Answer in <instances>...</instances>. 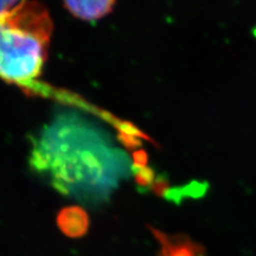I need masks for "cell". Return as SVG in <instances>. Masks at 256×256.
Wrapping results in <instances>:
<instances>
[{"label":"cell","instance_id":"6da1fadb","mask_svg":"<svg viewBox=\"0 0 256 256\" xmlns=\"http://www.w3.org/2000/svg\"><path fill=\"white\" fill-rule=\"evenodd\" d=\"M30 166L62 194L84 201L107 198L132 170L102 130L73 112H61L43 128L32 143Z\"/></svg>","mask_w":256,"mask_h":256},{"label":"cell","instance_id":"7a4b0ae2","mask_svg":"<svg viewBox=\"0 0 256 256\" xmlns=\"http://www.w3.org/2000/svg\"><path fill=\"white\" fill-rule=\"evenodd\" d=\"M52 34V18L40 2H18L0 16V78L24 84L41 75Z\"/></svg>","mask_w":256,"mask_h":256},{"label":"cell","instance_id":"3957f363","mask_svg":"<svg viewBox=\"0 0 256 256\" xmlns=\"http://www.w3.org/2000/svg\"><path fill=\"white\" fill-rule=\"evenodd\" d=\"M159 242V256H205L204 248L185 235H166L150 228Z\"/></svg>","mask_w":256,"mask_h":256},{"label":"cell","instance_id":"277c9868","mask_svg":"<svg viewBox=\"0 0 256 256\" xmlns=\"http://www.w3.org/2000/svg\"><path fill=\"white\" fill-rule=\"evenodd\" d=\"M57 226L66 237L82 238L89 230L90 219L82 207L68 206L64 207L58 214Z\"/></svg>","mask_w":256,"mask_h":256},{"label":"cell","instance_id":"5b68a950","mask_svg":"<svg viewBox=\"0 0 256 256\" xmlns=\"http://www.w3.org/2000/svg\"><path fill=\"white\" fill-rule=\"evenodd\" d=\"M116 2H66L64 6L75 18L91 22L100 20L114 10Z\"/></svg>","mask_w":256,"mask_h":256},{"label":"cell","instance_id":"8992f818","mask_svg":"<svg viewBox=\"0 0 256 256\" xmlns=\"http://www.w3.org/2000/svg\"><path fill=\"white\" fill-rule=\"evenodd\" d=\"M134 180L141 187H146L154 182V171L148 166H132Z\"/></svg>","mask_w":256,"mask_h":256},{"label":"cell","instance_id":"52a82bcc","mask_svg":"<svg viewBox=\"0 0 256 256\" xmlns=\"http://www.w3.org/2000/svg\"><path fill=\"white\" fill-rule=\"evenodd\" d=\"M132 159L134 166H148V154L144 150H136L132 154Z\"/></svg>","mask_w":256,"mask_h":256},{"label":"cell","instance_id":"ba28073f","mask_svg":"<svg viewBox=\"0 0 256 256\" xmlns=\"http://www.w3.org/2000/svg\"><path fill=\"white\" fill-rule=\"evenodd\" d=\"M16 4H18L16 2H2V0H0V16L11 10Z\"/></svg>","mask_w":256,"mask_h":256}]
</instances>
